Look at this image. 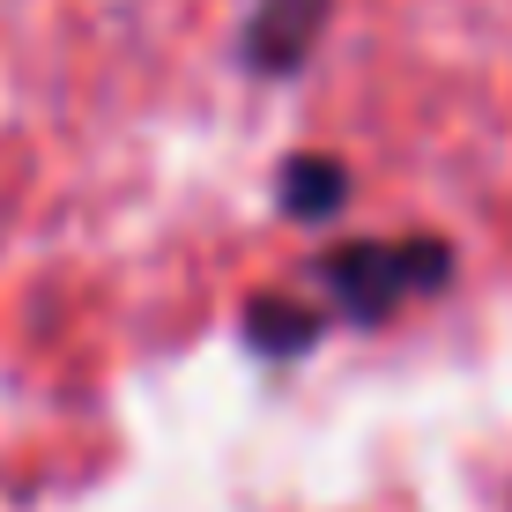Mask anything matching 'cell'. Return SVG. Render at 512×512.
I'll use <instances>...</instances> for the list:
<instances>
[{
    "instance_id": "3",
    "label": "cell",
    "mask_w": 512,
    "mask_h": 512,
    "mask_svg": "<svg viewBox=\"0 0 512 512\" xmlns=\"http://www.w3.org/2000/svg\"><path fill=\"white\" fill-rule=\"evenodd\" d=\"M342 193H349V171L334 164V156H290V164H282V208H290L297 223L334 216Z\"/></svg>"
},
{
    "instance_id": "1",
    "label": "cell",
    "mask_w": 512,
    "mask_h": 512,
    "mask_svg": "<svg viewBox=\"0 0 512 512\" xmlns=\"http://www.w3.org/2000/svg\"><path fill=\"white\" fill-rule=\"evenodd\" d=\"M453 275V253L438 238H401V245H379V238H357V245H334L320 253V282L334 297V312L357 327L386 320V312H401L409 297H431L446 290Z\"/></svg>"
},
{
    "instance_id": "2",
    "label": "cell",
    "mask_w": 512,
    "mask_h": 512,
    "mask_svg": "<svg viewBox=\"0 0 512 512\" xmlns=\"http://www.w3.org/2000/svg\"><path fill=\"white\" fill-rule=\"evenodd\" d=\"M327 8L334 0H260L253 30H245V67H253V75H297L305 52L320 45Z\"/></svg>"
},
{
    "instance_id": "4",
    "label": "cell",
    "mask_w": 512,
    "mask_h": 512,
    "mask_svg": "<svg viewBox=\"0 0 512 512\" xmlns=\"http://www.w3.org/2000/svg\"><path fill=\"white\" fill-rule=\"evenodd\" d=\"M312 334H320V312H290L282 297H260V305L245 312V342L268 349V357H297Z\"/></svg>"
}]
</instances>
